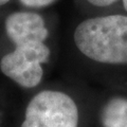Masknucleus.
<instances>
[{
	"instance_id": "39448f33",
	"label": "nucleus",
	"mask_w": 127,
	"mask_h": 127,
	"mask_svg": "<svg viewBox=\"0 0 127 127\" xmlns=\"http://www.w3.org/2000/svg\"><path fill=\"white\" fill-rule=\"evenodd\" d=\"M103 127H127V98L113 97L101 112Z\"/></svg>"
},
{
	"instance_id": "0eeeda50",
	"label": "nucleus",
	"mask_w": 127,
	"mask_h": 127,
	"mask_svg": "<svg viewBox=\"0 0 127 127\" xmlns=\"http://www.w3.org/2000/svg\"><path fill=\"white\" fill-rule=\"evenodd\" d=\"M87 1L96 6H107L114 3L117 0H87Z\"/></svg>"
},
{
	"instance_id": "7ed1b4c3",
	"label": "nucleus",
	"mask_w": 127,
	"mask_h": 127,
	"mask_svg": "<svg viewBox=\"0 0 127 127\" xmlns=\"http://www.w3.org/2000/svg\"><path fill=\"white\" fill-rule=\"evenodd\" d=\"M50 49L43 42L17 46L5 54L0 62V69L7 77L25 88H33L40 83L43 74L41 64L47 63Z\"/></svg>"
},
{
	"instance_id": "6e6552de",
	"label": "nucleus",
	"mask_w": 127,
	"mask_h": 127,
	"mask_svg": "<svg viewBox=\"0 0 127 127\" xmlns=\"http://www.w3.org/2000/svg\"><path fill=\"white\" fill-rule=\"evenodd\" d=\"M10 0H0V5H3V4H5V3H7Z\"/></svg>"
},
{
	"instance_id": "1a4fd4ad",
	"label": "nucleus",
	"mask_w": 127,
	"mask_h": 127,
	"mask_svg": "<svg viewBox=\"0 0 127 127\" xmlns=\"http://www.w3.org/2000/svg\"><path fill=\"white\" fill-rule=\"evenodd\" d=\"M123 4H124V7H125V10L127 11V0H123Z\"/></svg>"
},
{
	"instance_id": "f257e3e1",
	"label": "nucleus",
	"mask_w": 127,
	"mask_h": 127,
	"mask_svg": "<svg viewBox=\"0 0 127 127\" xmlns=\"http://www.w3.org/2000/svg\"><path fill=\"white\" fill-rule=\"evenodd\" d=\"M74 41L87 57L104 64H127V16L109 15L79 23Z\"/></svg>"
},
{
	"instance_id": "f03ea898",
	"label": "nucleus",
	"mask_w": 127,
	"mask_h": 127,
	"mask_svg": "<svg viewBox=\"0 0 127 127\" xmlns=\"http://www.w3.org/2000/svg\"><path fill=\"white\" fill-rule=\"evenodd\" d=\"M78 110L66 93L45 90L30 101L21 127H77Z\"/></svg>"
},
{
	"instance_id": "423d86ee",
	"label": "nucleus",
	"mask_w": 127,
	"mask_h": 127,
	"mask_svg": "<svg viewBox=\"0 0 127 127\" xmlns=\"http://www.w3.org/2000/svg\"><path fill=\"white\" fill-rule=\"evenodd\" d=\"M22 4L31 7H41L53 3L55 0H20Z\"/></svg>"
},
{
	"instance_id": "20e7f679",
	"label": "nucleus",
	"mask_w": 127,
	"mask_h": 127,
	"mask_svg": "<svg viewBox=\"0 0 127 127\" xmlns=\"http://www.w3.org/2000/svg\"><path fill=\"white\" fill-rule=\"evenodd\" d=\"M5 31L15 47L43 42L48 30L40 15L32 12H15L5 19Z\"/></svg>"
}]
</instances>
